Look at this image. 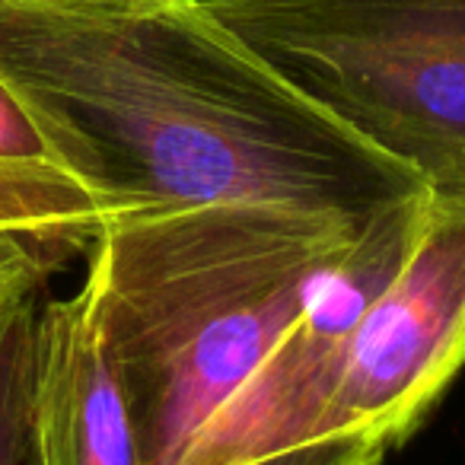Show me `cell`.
I'll return each instance as SVG.
<instances>
[{
    "label": "cell",
    "instance_id": "5",
    "mask_svg": "<svg viewBox=\"0 0 465 465\" xmlns=\"http://www.w3.org/2000/svg\"><path fill=\"white\" fill-rule=\"evenodd\" d=\"M430 192V188H427ZM427 192L392 204L175 465H361L325 433L344 338L405 255Z\"/></svg>",
    "mask_w": 465,
    "mask_h": 465
},
{
    "label": "cell",
    "instance_id": "2",
    "mask_svg": "<svg viewBox=\"0 0 465 465\" xmlns=\"http://www.w3.org/2000/svg\"><path fill=\"white\" fill-rule=\"evenodd\" d=\"M376 217L213 201L131 211L99 230L86 272L128 389L141 465L179 462Z\"/></svg>",
    "mask_w": 465,
    "mask_h": 465
},
{
    "label": "cell",
    "instance_id": "4",
    "mask_svg": "<svg viewBox=\"0 0 465 465\" xmlns=\"http://www.w3.org/2000/svg\"><path fill=\"white\" fill-rule=\"evenodd\" d=\"M462 367L465 192H427L405 255L344 338L325 433L361 465H382Z\"/></svg>",
    "mask_w": 465,
    "mask_h": 465
},
{
    "label": "cell",
    "instance_id": "6",
    "mask_svg": "<svg viewBox=\"0 0 465 465\" xmlns=\"http://www.w3.org/2000/svg\"><path fill=\"white\" fill-rule=\"evenodd\" d=\"M26 459L29 465H141L128 389L90 272L77 293L39 306Z\"/></svg>",
    "mask_w": 465,
    "mask_h": 465
},
{
    "label": "cell",
    "instance_id": "9",
    "mask_svg": "<svg viewBox=\"0 0 465 465\" xmlns=\"http://www.w3.org/2000/svg\"><path fill=\"white\" fill-rule=\"evenodd\" d=\"M0 160H23V163H45L61 166L48 137L29 115L23 99L10 90V84L0 77ZM64 169V166H61ZM67 173V169H64Z\"/></svg>",
    "mask_w": 465,
    "mask_h": 465
},
{
    "label": "cell",
    "instance_id": "1",
    "mask_svg": "<svg viewBox=\"0 0 465 465\" xmlns=\"http://www.w3.org/2000/svg\"><path fill=\"white\" fill-rule=\"evenodd\" d=\"M0 77L118 213L259 201L370 220L427 192L204 0H0Z\"/></svg>",
    "mask_w": 465,
    "mask_h": 465
},
{
    "label": "cell",
    "instance_id": "8",
    "mask_svg": "<svg viewBox=\"0 0 465 465\" xmlns=\"http://www.w3.org/2000/svg\"><path fill=\"white\" fill-rule=\"evenodd\" d=\"M39 291L0 300V465L26 459Z\"/></svg>",
    "mask_w": 465,
    "mask_h": 465
},
{
    "label": "cell",
    "instance_id": "11",
    "mask_svg": "<svg viewBox=\"0 0 465 465\" xmlns=\"http://www.w3.org/2000/svg\"><path fill=\"white\" fill-rule=\"evenodd\" d=\"M137 4H153V0H137Z\"/></svg>",
    "mask_w": 465,
    "mask_h": 465
},
{
    "label": "cell",
    "instance_id": "10",
    "mask_svg": "<svg viewBox=\"0 0 465 465\" xmlns=\"http://www.w3.org/2000/svg\"><path fill=\"white\" fill-rule=\"evenodd\" d=\"M64 265L67 259H61L52 249L14 240V236H0V300L23 291H42V284Z\"/></svg>",
    "mask_w": 465,
    "mask_h": 465
},
{
    "label": "cell",
    "instance_id": "7",
    "mask_svg": "<svg viewBox=\"0 0 465 465\" xmlns=\"http://www.w3.org/2000/svg\"><path fill=\"white\" fill-rule=\"evenodd\" d=\"M115 217L122 213L61 166L0 160V236L35 242L71 262L90 252Z\"/></svg>",
    "mask_w": 465,
    "mask_h": 465
},
{
    "label": "cell",
    "instance_id": "3",
    "mask_svg": "<svg viewBox=\"0 0 465 465\" xmlns=\"http://www.w3.org/2000/svg\"><path fill=\"white\" fill-rule=\"evenodd\" d=\"M204 7L430 192H465V0H204Z\"/></svg>",
    "mask_w": 465,
    "mask_h": 465
}]
</instances>
